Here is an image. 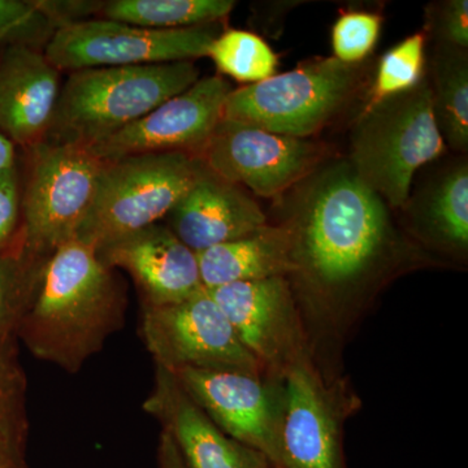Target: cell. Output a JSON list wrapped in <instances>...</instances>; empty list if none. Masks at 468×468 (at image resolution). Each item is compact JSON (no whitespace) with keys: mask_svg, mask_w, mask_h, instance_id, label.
I'll list each match as a JSON object with an SVG mask.
<instances>
[{"mask_svg":"<svg viewBox=\"0 0 468 468\" xmlns=\"http://www.w3.org/2000/svg\"><path fill=\"white\" fill-rule=\"evenodd\" d=\"M289 242L286 282L311 359L326 381L343 378L344 351L393 282L445 264L403 232L347 158L331 156L275 201Z\"/></svg>","mask_w":468,"mask_h":468,"instance_id":"6da1fadb","label":"cell"},{"mask_svg":"<svg viewBox=\"0 0 468 468\" xmlns=\"http://www.w3.org/2000/svg\"><path fill=\"white\" fill-rule=\"evenodd\" d=\"M128 297L91 246L70 239L43 264L18 329L36 358L77 374L122 328Z\"/></svg>","mask_w":468,"mask_h":468,"instance_id":"7a4b0ae2","label":"cell"},{"mask_svg":"<svg viewBox=\"0 0 468 468\" xmlns=\"http://www.w3.org/2000/svg\"><path fill=\"white\" fill-rule=\"evenodd\" d=\"M198 80L194 61L70 72L61 85L45 143L94 147Z\"/></svg>","mask_w":468,"mask_h":468,"instance_id":"3957f363","label":"cell"},{"mask_svg":"<svg viewBox=\"0 0 468 468\" xmlns=\"http://www.w3.org/2000/svg\"><path fill=\"white\" fill-rule=\"evenodd\" d=\"M374 72L372 58L359 64L314 58L258 84L233 89L223 119L310 140L360 101L366 103Z\"/></svg>","mask_w":468,"mask_h":468,"instance_id":"277c9868","label":"cell"},{"mask_svg":"<svg viewBox=\"0 0 468 468\" xmlns=\"http://www.w3.org/2000/svg\"><path fill=\"white\" fill-rule=\"evenodd\" d=\"M446 151L426 75L410 90L360 109L351 125L347 160L360 180L399 211L418 172Z\"/></svg>","mask_w":468,"mask_h":468,"instance_id":"5b68a950","label":"cell"},{"mask_svg":"<svg viewBox=\"0 0 468 468\" xmlns=\"http://www.w3.org/2000/svg\"><path fill=\"white\" fill-rule=\"evenodd\" d=\"M21 153L23 245L33 257L48 260L76 239L106 162L82 144L42 143Z\"/></svg>","mask_w":468,"mask_h":468,"instance_id":"8992f818","label":"cell"},{"mask_svg":"<svg viewBox=\"0 0 468 468\" xmlns=\"http://www.w3.org/2000/svg\"><path fill=\"white\" fill-rule=\"evenodd\" d=\"M203 168L199 156L186 153L144 154L106 162L90 212L76 239L97 251L159 223Z\"/></svg>","mask_w":468,"mask_h":468,"instance_id":"52a82bcc","label":"cell"},{"mask_svg":"<svg viewBox=\"0 0 468 468\" xmlns=\"http://www.w3.org/2000/svg\"><path fill=\"white\" fill-rule=\"evenodd\" d=\"M362 409L349 375L326 381L313 360L282 377L276 468H347L345 424Z\"/></svg>","mask_w":468,"mask_h":468,"instance_id":"ba28073f","label":"cell"},{"mask_svg":"<svg viewBox=\"0 0 468 468\" xmlns=\"http://www.w3.org/2000/svg\"><path fill=\"white\" fill-rule=\"evenodd\" d=\"M224 29L223 23L159 30L91 18L58 29L43 54L60 72L194 61L207 58Z\"/></svg>","mask_w":468,"mask_h":468,"instance_id":"9c48e42d","label":"cell"},{"mask_svg":"<svg viewBox=\"0 0 468 468\" xmlns=\"http://www.w3.org/2000/svg\"><path fill=\"white\" fill-rule=\"evenodd\" d=\"M141 335L155 366L168 371L197 368L266 375L206 288L178 303L143 307Z\"/></svg>","mask_w":468,"mask_h":468,"instance_id":"30bf717a","label":"cell"},{"mask_svg":"<svg viewBox=\"0 0 468 468\" xmlns=\"http://www.w3.org/2000/svg\"><path fill=\"white\" fill-rule=\"evenodd\" d=\"M331 156L324 144L224 119L199 154L209 171L275 201Z\"/></svg>","mask_w":468,"mask_h":468,"instance_id":"8fae6325","label":"cell"},{"mask_svg":"<svg viewBox=\"0 0 468 468\" xmlns=\"http://www.w3.org/2000/svg\"><path fill=\"white\" fill-rule=\"evenodd\" d=\"M207 291L266 377L282 378L292 366L311 359L300 313L285 277Z\"/></svg>","mask_w":468,"mask_h":468,"instance_id":"7c38bea8","label":"cell"},{"mask_svg":"<svg viewBox=\"0 0 468 468\" xmlns=\"http://www.w3.org/2000/svg\"><path fill=\"white\" fill-rule=\"evenodd\" d=\"M228 436L266 455L277 466L282 378L236 371H169Z\"/></svg>","mask_w":468,"mask_h":468,"instance_id":"4fadbf2b","label":"cell"},{"mask_svg":"<svg viewBox=\"0 0 468 468\" xmlns=\"http://www.w3.org/2000/svg\"><path fill=\"white\" fill-rule=\"evenodd\" d=\"M232 85L223 76L199 79L133 124L91 147L104 162L144 154L186 153L199 156L223 120Z\"/></svg>","mask_w":468,"mask_h":468,"instance_id":"5bb4252c","label":"cell"},{"mask_svg":"<svg viewBox=\"0 0 468 468\" xmlns=\"http://www.w3.org/2000/svg\"><path fill=\"white\" fill-rule=\"evenodd\" d=\"M399 211L403 232L419 248L448 268L466 267L468 261L467 155L442 160L410 193Z\"/></svg>","mask_w":468,"mask_h":468,"instance_id":"9a60e30c","label":"cell"},{"mask_svg":"<svg viewBox=\"0 0 468 468\" xmlns=\"http://www.w3.org/2000/svg\"><path fill=\"white\" fill-rule=\"evenodd\" d=\"M97 254L107 267L131 275L143 307L178 303L203 289L196 252L165 224L128 234Z\"/></svg>","mask_w":468,"mask_h":468,"instance_id":"2e32d148","label":"cell"},{"mask_svg":"<svg viewBox=\"0 0 468 468\" xmlns=\"http://www.w3.org/2000/svg\"><path fill=\"white\" fill-rule=\"evenodd\" d=\"M144 409L172 437L187 468H275L266 455L223 432L168 369L156 366Z\"/></svg>","mask_w":468,"mask_h":468,"instance_id":"e0dca14e","label":"cell"},{"mask_svg":"<svg viewBox=\"0 0 468 468\" xmlns=\"http://www.w3.org/2000/svg\"><path fill=\"white\" fill-rule=\"evenodd\" d=\"M60 89V70L43 51L0 48V134L18 151L45 143Z\"/></svg>","mask_w":468,"mask_h":468,"instance_id":"ac0fdd59","label":"cell"},{"mask_svg":"<svg viewBox=\"0 0 468 468\" xmlns=\"http://www.w3.org/2000/svg\"><path fill=\"white\" fill-rule=\"evenodd\" d=\"M268 217L239 185L203 168L167 217V227L194 252L241 239L267 226Z\"/></svg>","mask_w":468,"mask_h":468,"instance_id":"d6986e66","label":"cell"},{"mask_svg":"<svg viewBox=\"0 0 468 468\" xmlns=\"http://www.w3.org/2000/svg\"><path fill=\"white\" fill-rule=\"evenodd\" d=\"M203 288L288 276L289 242L285 230L267 226L233 241L196 252Z\"/></svg>","mask_w":468,"mask_h":468,"instance_id":"ffe728a7","label":"cell"},{"mask_svg":"<svg viewBox=\"0 0 468 468\" xmlns=\"http://www.w3.org/2000/svg\"><path fill=\"white\" fill-rule=\"evenodd\" d=\"M432 109L448 150L468 151V50L433 45L427 61Z\"/></svg>","mask_w":468,"mask_h":468,"instance_id":"44dd1931","label":"cell"},{"mask_svg":"<svg viewBox=\"0 0 468 468\" xmlns=\"http://www.w3.org/2000/svg\"><path fill=\"white\" fill-rule=\"evenodd\" d=\"M234 7L233 0H107L97 18L174 30L223 23Z\"/></svg>","mask_w":468,"mask_h":468,"instance_id":"7402d4cb","label":"cell"},{"mask_svg":"<svg viewBox=\"0 0 468 468\" xmlns=\"http://www.w3.org/2000/svg\"><path fill=\"white\" fill-rule=\"evenodd\" d=\"M46 261L24 246L0 254V363L18 356V329Z\"/></svg>","mask_w":468,"mask_h":468,"instance_id":"603a6c76","label":"cell"},{"mask_svg":"<svg viewBox=\"0 0 468 468\" xmlns=\"http://www.w3.org/2000/svg\"><path fill=\"white\" fill-rule=\"evenodd\" d=\"M207 58L220 76L252 85L275 76L279 57L258 34L249 30L224 29L209 46Z\"/></svg>","mask_w":468,"mask_h":468,"instance_id":"cb8c5ba5","label":"cell"},{"mask_svg":"<svg viewBox=\"0 0 468 468\" xmlns=\"http://www.w3.org/2000/svg\"><path fill=\"white\" fill-rule=\"evenodd\" d=\"M27 387L18 356L0 363V464L24 466L29 433Z\"/></svg>","mask_w":468,"mask_h":468,"instance_id":"d4e9b609","label":"cell"},{"mask_svg":"<svg viewBox=\"0 0 468 468\" xmlns=\"http://www.w3.org/2000/svg\"><path fill=\"white\" fill-rule=\"evenodd\" d=\"M426 48L427 37L420 30L385 52L375 68L365 104L378 103L417 86L426 76Z\"/></svg>","mask_w":468,"mask_h":468,"instance_id":"484cf974","label":"cell"},{"mask_svg":"<svg viewBox=\"0 0 468 468\" xmlns=\"http://www.w3.org/2000/svg\"><path fill=\"white\" fill-rule=\"evenodd\" d=\"M57 30L36 0H0V48L27 46L43 51Z\"/></svg>","mask_w":468,"mask_h":468,"instance_id":"4316f807","label":"cell"},{"mask_svg":"<svg viewBox=\"0 0 468 468\" xmlns=\"http://www.w3.org/2000/svg\"><path fill=\"white\" fill-rule=\"evenodd\" d=\"M381 27L383 16L378 12H344L332 27L334 58L345 64L367 60L380 38Z\"/></svg>","mask_w":468,"mask_h":468,"instance_id":"83f0119b","label":"cell"},{"mask_svg":"<svg viewBox=\"0 0 468 468\" xmlns=\"http://www.w3.org/2000/svg\"><path fill=\"white\" fill-rule=\"evenodd\" d=\"M423 32L433 45L468 50L467 0H439L424 11Z\"/></svg>","mask_w":468,"mask_h":468,"instance_id":"f1b7e54d","label":"cell"},{"mask_svg":"<svg viewBox=\"0 0 468 468\" xmlns=\"http://www.w3.org/2000/svg\"><path fill=\"white\" fill-rule=\"evenodd\" d=\"M20 156V155H18ZM23 245L21 172L18 162L0 172V254Z\"/></svg>","mask_w":468,"mask_h":468,"instance_id":"f546056e","label":"cell"},{"mask_svg":"<svg viewBox=\"0 0 468 468\" xmlns=\"http://www.w3.org/2000/svg\"><path fill=\"white\" fill-rule=\"evenodd\" d=\"M36 3L58 29L97 18L103 5L95 0H36Z\"/></svg>","mask_w":468,"mask_h":468,"instance_id":"4dcf8cb0","label":"cell"},{"mask_svg":"<svg viewBox=\"0 0 468 468\" xmlns=\"http://www.w3.org/2000/svg\"><path fill=\"white\" fill-rule=\"evenodd\" d=\"M158 463L159 468H187L174 440L165 431L160 433Z\"/></svg>","mask_w":468,"mask_h":468,"instance_id":"1f68e13d","label":"cell"},{"mask_svg":"<svg viewBox=\"0 0 468 468\" xmlns=\"http://www.w3.org/2000/svg\"><path fill=\"white\" fill-rule=\"evenodd\" d=\"M20 151L14 144L9 143L5 135L0 134V172L14 167L18 162Z\"/></svg>","mask_w":468,"mask_h":468,"instance_id":"d6a6232c","label":"cell"},{"mask_svg":"<svg viewBox=\"0 0 468 468\" xmlns=\"http://www.w3.org/2000/svg\"><path fill=\"white\" fill-rule=\"evenodd\" d=\"M0 468H24L20 464H0Z\"/></svg>","mask_w":468,"mask_h":468,"instance_id":"836d02e7","label":"cell"}]
</instances>
